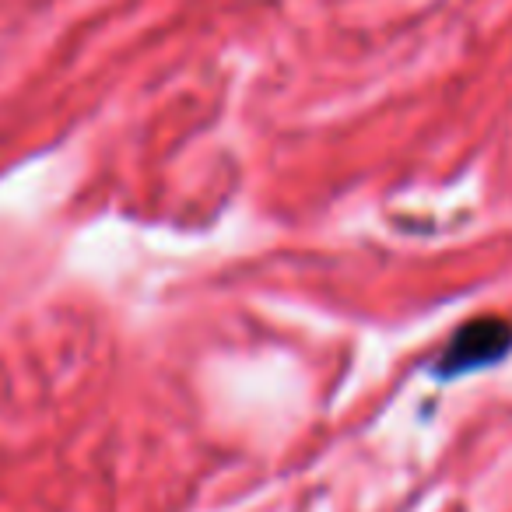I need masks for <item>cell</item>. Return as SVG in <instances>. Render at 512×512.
I'll list each match as a JSON object with an SVG mask.
<instances>
[{
	"mask_svg": "<svg viewBox=\"0 0 512 512\" xmlns=\"http://www.w3.org/2000/svg\"><path fill=\"white\" fill-rule=\"evenodd\" d=\"M512 344V330L505 320H495V316H484V320H474L453 337V344L446 348L439 362L442 376H456V372H470L481 369V365H491L509 351Z\"/></svg>",
	"mask_w": 512,
	"mask_h": 512,
	"instance_id": "1",
	"label": "cell"
}]
</instances>
